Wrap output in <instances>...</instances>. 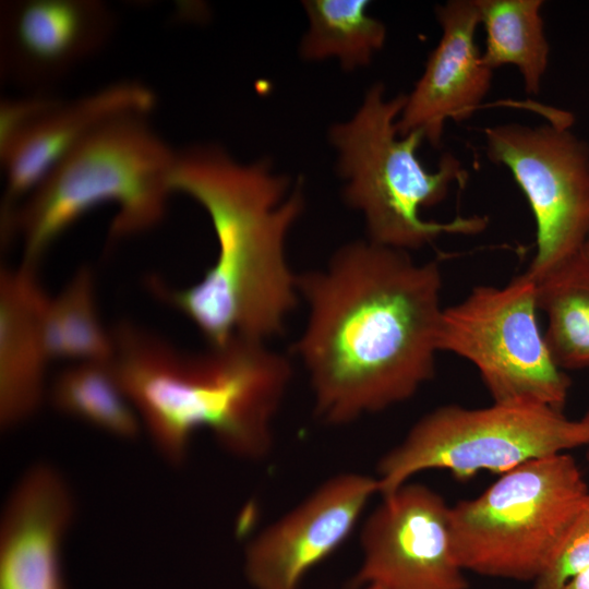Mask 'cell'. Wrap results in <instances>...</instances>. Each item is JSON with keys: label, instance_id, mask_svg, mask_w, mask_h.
<instances>
[{"label": "cell", "instance_id": "cell-1", "mask_svg": "<svg viewBox=\"0 0 589 589\" xmlns=\"http://www.w3.org/2000/svg\"><path fill=\"white\" fill-rule=\"evenodd\" d=\"M441 288L436 261L417 263L370 240L347 243L325 267L298 275L308 317L293 348L322 422L385 410L433 377Z\"/></svg>", "mask_w": 589, "mask_h": 589}, {"label": "cell", "instance_id": "cell-2", "mask_svg": "<svg viewBox=\"0 0 589 589\" xmlns=\"http://www.w3.org/2000/svg\"><path fill=\"white\" fill-rule=\"evenodd\" d=\"M169 184L204 208L218 250L197 283L177 289L153 275L148 290L188 317L209 346L283 334L300 301L286 240L304 209L301 182L291 189L267 160L241 164L221 146L199 144L176 153Z\"/></svg>", "mask_w": 589, "mask_h": 589}, {"label": "cell", "instance_id": "cell-3", "mask_svg": "<svg viewBox=\"0 0 589 589\" xmlns=\"http://www.w3.org/2000/svg\"><path fill=\"white\" fill-rule=\"evenodd\" d=\"M111 333L117 378L170 465L185 461L201 430L238 458L259 461L269 455L274 421L292 376L285 354L239 336L187 352L130 322Z\"/></svg>", "mask_w": 589, "mask_h": 589}, {"label": "cell", "instance_id": "cell-4", "mask_svg": "<svg viewBox=\"0 0 589 589\" xmlns=\"http://www.w3.org/2000/svg\"><path fill=\"white\" fill-rule=\"evenodd\" d=\"M176 153L145 113L122 115L98 127L17 207L13 235L22 237L23 263L36 266L65 230L103 204L118 207L110 243L155 228L172 194Z\"/></svg>", "mask_w": 589, "mask_h": 589}, {"label": "cell", "instance_id": "cell-5", "mask_svg": "<svg viewBox=\"0 0 589 589\" xmlns=\"http://www.w3.org/2000/svg\"><path fill=\"white\" fill-rule=\"evenodd\" d=\"M405 101V94L388 98L384 85L376 83L350 120L330 128L346 203L363 214L370 241L407 252L443 235L481 232L486 216H457L446 223L421 217V208L444 201L453 183L462 185L467 171L450 153L442 156L435 171L423 166L418 157L423 134L398 133Z\"/></svg>", "mask_w": 589, "mask_h": 589}, {"label": "cell", "instance_id": "cell-6", "mask_svg": "<svg viewBox=\"0 0 589 589\" xmlns=\"http://www.w3.org/2000/svg\"><path fill=\"white\" fill-rule=\"evenodd\" d=\"M589 490L567 453L529 460L480 495L450 506V539L465 572L534 581Z\"/></svg>", "mask_w": 589, "mask_h": 589}, {"label": "cell", "instance_id": "cell-7", "mask_svg": "<svg viewBox=\"0 0 589 589\" xmlns=\"http://www.w3.org/2000/svg\"><path fill=\"white\" fill-rule=\"evenodd\" d=\"M582 420L548 407L494 404L484 408L438 407L409 430L377 465L378 494L388 496L425 470L458 480L481 471L505 473L529 460L586 446Z\"/></svg>", "mask_w": 589, "mask_h": 589}, {"label": "cell", "instance_id": "cell-8", "mask_svg": "<svg viewBox=\"0 0 589 589\" xmlns=\"http://www.w3.org/2000/svg\"><path fill=\"white\" fill-rule=\"evenodd\" d=\"M537 283L528 274L504 287L477 286L443 309L437 346L470 361L493 402L563 411L570 381L537 321Z\"/></svg>", "mask_w": 589, "mask_h": 589}, {"label": "cell", "instance_id": "cell-9", "mask_svg": "<svg viewBox=\"0 0 589 589\" xmlns=\"http://www.w3.org/2000/svg\"><path fill=\"white\" fill-rule=\"evenodd\" d=\"M567 123L484 130L486 156L509 170L534 216L537 251L525 273L536 281L580 253L589 233V148Z\"/></svg>", "mask_w": 589, "mask_h": 589}, {"label": "cell", "instance_id": "cell-10", "mask_svg": "<svg viewBox=\"0 0 589 589\" xmlns=\"http://www.w3.org/2000/svg\"><path fill=\"white\" fill-rule=\"evenodd\" d=\"M360 543L354 589L468 588L453 553L450 506L424 484L407 482L384 496L364 521Z\"/></svg>", "mask_w": 589, "mask_h": 589}, {"label": "cell", "instance_id": "cell-11", "mask_svg": "<svg viewBox=\"0 0 589 589\" xmlns=\"http://www.w3.org/2000/svg\"><path fill=\"white\" fill-rule=\"evenodd\" d=\"M116 26L99 0H9L0 5V76L28 91H49L106 46Z\"/></svg>", "mask_w": 589, "mask_h": 589}, {"label": "cell", "instance_id": "cell-12", "mask_svg": "<svg viewBox=\"0 0 589 589\" xmlns=\"http://www.w3.org/2000/svg\"><path fill=\"white\" fill-rule=\"evenodd\" d=\"M377 479L342 472L263 529L245 549L244 574L254 589H299L309 572L349 537Z\"/></svg>", "mask_w": 589, "mask_h": 589}, {"label": "cell", "instance_id": "cell-13", "mask_svg": "<svg viewBox=\"0 0 589 589\" xmlns=\"http://www.w3.org/2000/svg\"><path fill=\"white\" fill-rule=\"evenodd\" d=\"M62 474L38 464L16 482L0 524V589H68L62 545L74 516Z\"/></svg>", "mask_w": 589, "mask_h": 589}, {"label": "cell", "instance_id": "cell-14", "mask_svg": "<svg viewBox=\"0 0 589 589\" xmlns=\"http://www.w3.org/2000/svg\"><path fill=\"white\" fill-rule=\"evenodd\" d=\"M442 28L421 77L397 121L399 135L421 132L434 147L441 144L447 120H462L489 93L493 70L476 45L480 17L476 0H453L436 7Z\"/></svg>", "mask_w": 589, "mask_h": 589}, {"label": "cell", "instance_id": "cell-15", "mask_svg": "<svg viewBox=\"0 0 589 589\" xmlns=\"http://www.w3.org/2000/svg\"><path fill=\"white\" fill-rule=\"evenodd\" d=\"M154 92L135 81L111 83L72 101L62 100L0 155L4 170L1 226L11 225L22 202L84 139L107 121L128 113L148 115Z\"/></svg>", "mask_w": 589, "mask_h": 589}, {"label": "cell", "instance_id": "cell-16", "mask_svg": "<svg viewBox=\"0 0 589 589\" xmlns=\"http://www.w3.org/2000/svg\"><path fill=\"white\" fill-rule=\"evenodd\" d=\"M49 299L35 265L1 268L0 422L5 430L29 419L43 401L50 361L44 334Z\"/></svg>", "mask_w": 589, "mask_h": 589}, {"label": "cell", "instance_id": "cell-17", "mask_svg": "<svg viewBox=\"0 0 589 589\" xmlns=\"http://www.w3.org/2000/svg\"><path fill=\"white\" fill-rule=\"evenodd\" d=\"M476 4L485 32V64L492 70L516 67L526 92L539 94L550 55L541 15L543 1L476 0Z\"/></svg>", "mask_w": 589, "mask_h": 589}, {"label": "cell", "instance_id": "cell-18", "mask_svg": "<svg viewBox=\"0 0 589 589\" xmlns=\"http://www.w3.org/2000/svg\"><path fill=\"white\" fill-rule=\"evenodd\" d=\"M536 283L554 360L563 370L589 368V257L581 251Z\"/></svg>", "mask_w": 589, "mask_h": 589}, {"label": "cell", "instance_id": "cell-19", "mask_svg": "<svg viewBox=\"0 0 589 589\" xmlns=\"http://www.w3.org/2000/svg\"><path fill=\"white\" fill-rule=\"evenodd\" d=\"M50 395L59 411L109 435L134 440L141 432V419L111 360L74 362L57 376Z\"/></svg>", "mask_w": 589, "mask_h": 589}, {"label": "cell", "instance_id": "cell-20", "mask_svg": "<svg viewBox=\"0 0 589 589\" xmlns=\"http://www.w3.org/2000/svg\"><path fill=\"white\" fill-rule=\"evenodd\" d=\"M44 334L50 360L112 359L113 337L98 313L91 267L79 268L63 289L50 297L44 316Z\"/></svg>", "mask_w": 589, "mask_h": 589}, {"label": "cell", "instance_id": "cell-21", "mask_svg": "<svg viewBox=\"0 0 589 589\" xmlns=\"http://www.w3.org/2000/svg\"><path fill=\"white\" fill-rule=\"evenodd\" d=\"M364 0H306L309 29L301 41L306 60L336 58L345 70L368 65L386 39L385 25L368 14Z\"/></svg>", "mask_w": 589, "mask_h": 589}, {"label": "cell", "instance_id": "cell-22", "mask_svg": "<svg viewBox=\"0 0 589 589\" xmlns=\"http://www.w3.org/2000/svg\"><path fill=\"white\" fill-rule=\"evenodd\" d=\"M589 566V492L568 524L550 562L533 581L532 589H562Z\"/></svg>", "mask_w": 589, "mask_h": 589}, {"label": "cell", "instance_id": "cell-23", "mask_svg": "<svg viewBox=\"0 0 589 589\" xmlns=\"http://www.w3.org/2000/svg\"><path fill=\"white\" fill-rule=\"evenodd\" d=\"M62 99L52 94H27L0 101V155L29 127L58 106Z\"/></svg>", "mask_w": 589, "mask_h": 589}, {"label": "cell", "instance_id": "cell-24", "mask_svg": "<svg viewBox=\"0 0 589 589\" xmlns=\"http://www.w3.org/2000/svg\"><path fill=\"white\" fill-rule=\"evenodd\" d=\"M562 589H589V566L574 575Z\"/></svg>", "mask_w": 589, "mask_h": 589}, {"label": "cell", "instance_id": "cell-25", "mask_svg": "<svg viewBox=\"0 0 589 589\" xmlns=\"http://www.w3.org/2000/svg\"><path fill=\"white\" fill-rule=\"evenodd\" d=\"M581 420H582V422L585 423V425L587 426V429L589 431V409L586 412V414L581 418ZM586 447H587V459H588V462H589V441H588Z\"/></svg>", "mask_w": 589, "mask_h": 589}, {"label": "cell", "instance_id": "cell-26", "mask_svg": "<svg viewBox=\"0 0 589 589\" xmlns=\"http://www.w3.org/2000/svg\"><path fill=\"white\" fill-rule=\"evenodd\" d=\"M584 253L589 257V233H588V237H587V240L585 242V245H584Z\"/></svg>", "mask_w": 589, "mask_h": 589}, {"label": "cell", "instance_id": "cell-27", "mask_svg": "<svg viewBox=\"0 0 589 589\" xmlns=\"http://www.w3.org/2000/svg\"><path fill=\"white\" fill-rule=\"evenodd\" d=\"M359 589H383V588L378 586H374V585H369V586L361 587Z\"/></svg>", "mask_w": 589, "mask_h": 589}]
</instances>
